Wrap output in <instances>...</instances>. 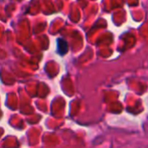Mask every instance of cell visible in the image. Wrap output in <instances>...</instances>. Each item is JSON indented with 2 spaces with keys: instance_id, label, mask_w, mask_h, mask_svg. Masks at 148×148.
<instances>
[{
  "instance_id": "6da1fadb",
  "label": "cell",
  "mask_w": 148,
  "mask_h": 148,
  "mask_svg": "<svg viewBox=\"0 0 148 148\" xmlns=\"http://www.w3.org/2000/svg\"><path fill=\"white\" fill-rule=\"evenodd\" d=\"M57 45H58V53L60 56H64V53H66V51H68V42L64 39L62 38L58 39Z\"/></svg>"
}]
</instances>
